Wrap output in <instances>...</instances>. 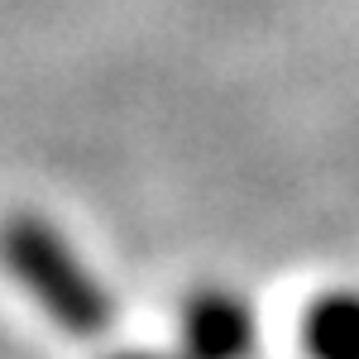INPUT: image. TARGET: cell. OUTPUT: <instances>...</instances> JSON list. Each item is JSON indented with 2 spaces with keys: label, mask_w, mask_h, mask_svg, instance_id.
<instances>
[{
  "label": "cell",
  "mask_w": 359,
  "mask_h": 359,
  "mask_svg": "<svg viewBox=\"0 0 359 359\" xmlns=\"http://www.w3.org/2000/svg\"><path fill=\"white\" fill-rule=\"evenodd\" d=\"M0 259L20 278V287L48 311L57 331L91 340L115 326V297L96 283V273L77 259V249L43 216L20 211L0 225Z\"/></svg>",
  "instance_id": "cell-1"
},
{
  "label": "cell",
  "mask_w": 359,
  "mask_h": 359,
  "mask_svg": "<svg viewBox=\"0 0 359 359\" xmlns=\"http://www.w3.org/2000/svg\"><path fill=\"white\" fill-rule=\"evenodd\" d=\"M187 359H245L254 350V311L240 292L201 287L182 306V345Z\"/></svg>",
  "instance_id": "cell-2"
},
{
  "label": "cell",
  "mask_w": 359,
  "mask_h": 359,
  "mask_svg": "<svg viewBox=\"0 0 359 359\" xmlns=\"http://www.w3.org/2000/svg\"><path fill=\"white\" fill-rule=\"evenodd\" d=\"M302 345L311 359H359V292H326L306 306Z\"/></svg>",
  "instance_id": "cell-3"
},
{
  "label": "cell",
  "mask_w": 359,
  "mask_h": 359,
  "mask_svg": "<svg viewBox=\"0 0 359 359\" xmlns=\"http://www.w3.org/2000/svg\"><path fill=\"white\" fill-rule=\"evenodd\" d=\"M106 359H187L182 350H120V355H106Z\"/></svg>",
  "instance_id": "cell-4"
}]
</instances>
